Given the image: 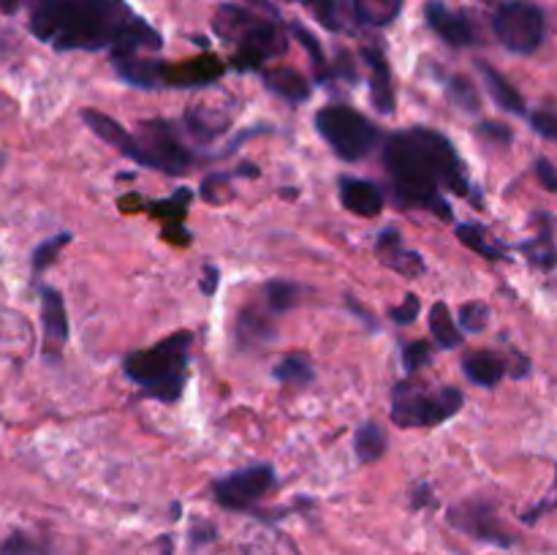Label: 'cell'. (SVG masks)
<instances>
[{"label": "cell", "mask_w": 557, "mask_h": 555, "mask_svg": "<svg viewBox=\"0 0 557 555\" xmlns=\"http://www.w3.org/2000/svg\"><path fill=\"white\" fill-rule=\"evenodd\" d=\"M30 33L58 52H141L163 44L123 0H33Z\"/></svg>", "instance_id": "6da1fadb"}, {"label": "cell", "mask_w": 557, "mask_h": 555, "mask_svg": "<svg viewBox=\"0 0 557 555\" xmlns=\"http://www.w3.org/2000/svg\"><path fill=\"white\" fill-rule=\"evenodd\" d=\"M384 163L392 180V196L403 207H422L449 221V201L441 188L462 196L468 190L466 163L444 134L433 128L397 131L386 139Z\"/></svg>", "instance_id": "7a4b0ae2"}, {"label": "cell", "mask_w": 557, "mask_h": 555, "mask_svg": "<svg viewBox=\"0 0 557 555\" xmlns=\"http://www.w3.org/2000/svg\"><path fill=\"white\" fill-rule=\"evenodd\" d=\"M194 335L174 332L152 348L131 351L123 359V370L134 384L141 386L147 397L161 403H174L188 384V359Z\"/></svg>", "instance_id": "3957f363"}, {"label": "cell", "mask_w": 557, "mask_h": 555, "mask_svg": "<svg viewBox=\"0 0 557 555\" xmlns=\"http://www.w3.org/2000/svg\"><path fill=\"white\" fill-rule=\"evenodd\" d=\"M218 36L226 44L237 47L234 65L239 71H253L264 65L267 60L286 52V36L281 27L270 20H261L253 11L239 9V5H221L212 20Z\"/></svg>", "instance_id": "277c9868"}, {"label": "cell", "mask_w": 557, "mask_h": 555, "mask_svg": "<svg viewBox=\"0 0 557 555\" xmlns=\"http://www.w3.org/2000/svg\"><path fill=\"white\" fill-rule=\"evenodd\" d=\"M462 403L466 397L457 386L424 392L413 381H400L392 390V422L397 428H435L460 414Z\"/></svg>", "instance_id": "5b68a950"}, {"label": "cell", "mask_w": 557, "mask_h": 555, "mask_svg": "<svg viewBox=\"0 0 557 555\" xmlns=\"http://www.w3.org/2000/svg\"><path fill=\"white\" fill-rule=\"evenodd\" d=\"M315 131L337 158L351 163L368 158L381 139V131L362 112L346 107V103H330V107L319 109Z\"/></svg>", "instance_id": "8992f818"}, {"label": "cell", "mask_w": 557, "mask_h": 555, "mask_svg": "<svg viewBox=\"0 0 557 555\" xmlns=\"http://www.w3.org/2000/svg\"><path fill=\"white\" fill-rule=\"evenodd\" d=\"M134 136L139 141V166L158 169L163 174H185L196 163L194 152L185 147L183 136L169 120L141 123Z\"/></svg>", "instance_id": "52a82bcc"}, {"label": "cell", "mask_w": 557, "mask_h": 555, "mask_svg": "<svg viewBox=\"0 0 557 555\" xmlns=\"http://www.w3.org/2000/svg\"><path fill=\"white\" fill-rule=\"evenodd\" d=\"M495 36L509 52L515 54H533L544 41V11L539 5L525 3V0H511L495 11Z\"/></svg>", "instance_id": "ba28073f"}, {"label": "cell", "mask_w": 557, "mask_h": 555, "mask_svg": "<svg viewBox=\"0 0 557 555\" xmlns=\"http://www.w3.org/2000/svg\"><path fill=\"white\" fill-rule=\"evenodd\" d=\"M275 488V468L261 462V466L239 468V471H232L226 473V477L215 479V482H212V498L228 511H253V506Z\"/></svg>", "instance_id": "9c48e42d"}, {"label": "cell", "mask_w": 557, "mask_h": 555, "mask_svg": "<svg viewBox=\"0 0 557 555\" xmlns=\"http://www.w3.org/2000/svg\"><path fill=\"white\" fill-rule=\"evenodd\" d=\"M446 517H449V526H455L457 531L476 539V542L495 544V547H515V536L498 520V509L490 501L468 498L462 504L451 506Z\"/></svg>", "instance_id": "30bf717a"}, {"label": "cell", "mask_w": 557, "mask_h": 555, "mask_svg": "<svg viewBox=\"0 0 557 555\" xmlns=\"http://www.w3.org/2000/svg\"><path fill=\"white\" fill-rule=\"evenodd\" d=\"M375 254L389 270H395L403 278H422L428 272V261L419 250L403 245V234L395 226H386L375 239Z\"/></svg>", "instance_id": "8fae6325"}, {"label": "cell", "mask_w": 557, "mask_h": 555, "mask_svg": "<svg viewBox=\"0 0 557 555\" xmlns=\"http://www.w3.org/2000/svg\"><path fill=\"white\" fill-rule=\"evenodd\" d=\"M41 330H44V354L58 357L69 343V310H65L63 294L54 288H41Z\"/></svg>", "instance_id": "7c38bea8"}, {"label": "cell", "mask_w": 557, "mask_h": 555, "mask_svg": "<svg viewBox=\"0 0 557 555\" xmlns=\"http://www.w3.org/2000/svg\"><path fill=\"white\" fill-rule=\"evenodd\" d=\"M424 20L433 27V33H438L449 47H471V44H476V27H473V22L462 11L446 9L441 0H430L424 5Z\"/></svg>", "instance_id": "4fadbf2b"}, {"label": "cell", "mask_w": 557, "mask_h": 555, "mask_svg": "<svg viewBox=\"0 0 557 555\" xmlns=\"http://www.w3.org/2000/svg\"><path fill=\"white\" fill-rule=\"evenodd\" d=\"M337 185H341V205L346 207L348 212L362 218L381 215V210H384L386 205V196L379 185L359 177H341Z\"/></svg>", "instance_id": "5bb4252c"}, {"label": "cell", "mask_w": 557, "mask_h": 555, "mask_svg": "<svg viewBox=\"0 0 557 555\" xmlns=\"http://www.w3.org/2000/svg\"><path fill=\"white\" fill-rule=\"evenodd\" d=\"M226 65L218 58H196L163 69V87H201L221 79Z\"/></svg>", "instance_id": "9a60e30c"}, {"label": "cell", "mask_w": 557, "mask_h": 555, "mask_svg": "<svg viewBox=\"0 0 557 555\" xmlns=\"http://www.w3.org/2000/svg\"><path fill=\"white\" fill-rule=\"evenodd\" d=\"M112 65L128 85L145 87V90L163 87V69H166V63H161V60L141 58L139 52H114Z\"/></svg>", "instance_id": "2e32d148"}, {"label": "cell", "mask_w": 557, "mask_h": 555, "mask_svg": "<svg viewBox=\"0 0 557 555\" xmlns=\"http://www.w3.org/2000/svg\"><path fill=\"white\" fill-rule=\"evenodd\" d=\"M82 120H85V125L98 136V139L123 152V156L131 158L134 163L139 161V141H136V136L128 134L117 120L98 112V109H85V112H82Z\"/></svg>", "instance_id": "e0dca14e"}, {"label": "cell", "mask_w": 557, "mask_h": 555, "mask_svg": "<svg viewBox=\"0 0 557 555\" xmlns=\"http://www.w3.org/2000/svg\"><path fill=\"white\" fill-rule=\"evenodd\" d=\"M364 60L370 69V101L379 114H395V85L392 69L379 49H364Z\"/></svg>", "instance_id": "ac0fdd59"}, {"label": "cell", "mask_w": 557, "mask_h": 555, "mask_svg": "<svg viewBox=\"0 0 557 555\" xmlns=\"http://www.w3.org/2000/svg\"><path fill=\"white\" fill-rule=\"evenodd\" d=\"M234 337H237V346L243 348H253V346H264L275 337V321L259 308H245L239 310L237 321H234Z\"/></svg>", "instance_id": "d6986e66"}, {"label": "cell", "mask_w": 557, "mask_h": 555, "mask_svg": "<svg viewBox=\"0 0 557 555\" xmlns=\"http://www.w3.org/2000/svg\"><path fill=\"white\" fill-rule=\"evenodd\" d=\"M462 370H466L468 379L479 386H493L500 384L506 373H509V365H506L504 357H498L495 351H473L462 359Z\"/></svg>", "instance_id": "ffe728a7"}, {"label": "cell", "mask_w": 557, "mask_h": 555, "mask_svg": "<svg viewBox=\"0 0 557 555\" xmlns=\"http://www.w3.org/2000/svg\"><path fill=\"white\" fill-rule=\"evenodd\" d=\"M479 74H482L484 87H487L490 96H493V101L498 103L500 109H506V112H511V114H528L522 92L517 90V87L511 85V82L506 79L498 69H493V65H487V63H479Z\"/></svg>", "instance_id": "44dd1931"}, {"label": "cell", "mask_w": 557, "mask_h": 555, "mask_svg": "<svg viewBox=\"0 0 557 555\" xmlns=\"http://www.w3.org/2000/svg\"><path fill=\"white\" fill-rule=\"evenodd\" d=\"M228 123H232V118L226 112H218L210 103H199V107H190L185 112V128L199 141H212L215 136H221L228 128Z\"/></svg>", "instance_id": "7402d4cb"}, {"label": "cell", "mask_w": 557, "mask_h": 555, "mask_svg": "<svg viewBox=\"0 0 557 555\" xmlns=\"http://www.w3.org/2000/svg\"><path fill=\"white\" fill-rule=\"evenodd\" d=\"M457 239H460L466 248H471L473 254L484 256V259L490 261H504L509 259V250H506L504 243H498L495 239V234H490L487 226H482V223H460V226L455 229Z\"/></svg>", "instance_id": "603a6c76"}, {"label": "cell", "mask_w": 557, "mask_h": 555, "mask_svg": "<svg viewBox=\"0 0 557 555\" xmlns=\"http://www.w3.org/2000/svg\"><path fill=\"white\" fill-rule=\"evenodd\" d=\"M264 85L275 96L288 103H302L310 98V82L294 69H270L264 71Z\"/></svg>", "instance_id": "cb8c5ba5"}, {"label": "cell", "mask_w": 557, "mask_h": 555, "mask_svg": "<svg viewBox=\"0 0 557 555\" xmlns=\"http://www.w3.org/2000/svg\"><path fill=\"white\" fill-rule=\"evenodd\" d=\"M389 449V435L379 422L359 424L357 435H354V452H357L359 462H375L386 455Z\"/></svg>", "instance_id": "d4e9b609"}, {"label": "cell", "mask_w": 557, "mask_h": 555, "mask_svg": "<svg viewBox=\"0 0 557 555\" xmlns=\"http://www.w3.org/2000/svg\"><path fill=\"white\" fill-rule=\"evenodd\" d=\"M351 9L362 25L386 27L400 16L403 0H351Z\"/></svg>", "instance_id": "484cf974"}, {"label": "cell", "mask_w": 557, "mask_h": 555, "mask_svg": "<svg viewBox=\"0 0 557 555\" xmlns=\"http://www.w3.org/2000/svg\"><path fill=\"white\" fill-rule=\"evenodd\" d=\"M430 332H433V341L441 348H446V351H451V348H457L462 343L460 324L455 321V316H451L446 303H435L430 308Z\"/></svg>", "instance_id": "4316f807"}, {"label": "cell", "mask_w": 557, "mask_h": 555, "mask_svg": "<svg viewBox=\"0 0 557 555\" xmlns=\"http://www.w3.org/2000/svg\"><path fill=\"white\" fill-rule=\"evenodd\" d=\"M446 87V98L455 109H460L462 114H476L482 109V96H479L476 85H473L468 76L455 74L444 82Z\"/></svg>", "instance_id": "83f0119b"}, {"label": "cell", "mask_w": 557, "mask_h": 555, "mask_svg": "<svg viewBox=\"0 0 557 555\" xmlns=\"http://www.w3.org/2000/svg\"><path fill=\"white\" fill-rule=\"evenodd\" d=\"M313 365H310V359L302 357V354H288V357H283L281 362L275 365V370H272V379L288 386H308L310 381H313Z\"/></svg>", "instance_id": "f1b7e54d"}, {"label": "cell", "mask_w": 557, "mask_h": 555, "mask_svg": "<svg viewBox=\"0 0 557 555\" xmlns=\"http://www.w3.org/2000/svg\"><path fill=\"white\" fill-rule=\"evenodd\" d=\"M245 555H299L294 542L277 531H261L245 544Z\"/></svg>", "instance_id": "f546056e"}, {"label": "cell", "mask_w": 557, "mask_h": 555, "mask_svg": "<svg viewBox=\"0 0 557 555\" xmlns=\"http://www.w3.org/2000/svg\"><path fill=\"white\" fill-rule=\"evenodd\" d=\"M299 297H302V288L292 281H283V278H275V281H270L264 286L267 308L272 313H286L288 308H294L299 303Z\"/></svg>", "instance_id": "4dcf8cb0"}, {"label": "cell", "mask_w": 557, "mask_h": 555, "mask_svg": "<svg viewBox=\"0 0 557 555\" xmlns=\"http://www.w3.org/2000/svg\"><path fill=\"white\" fill-rule=\"evenodd\" d=\"M522 250H525L528 259H531L536 267H542V270H553V267L557 264V250H555L553 232H549V226L544 229V232H539V237L533 239V243L522 245Z\"/></svg>", "instance_id": "1f68e13d"}, {"label": "cell", "mask_w": 557, "mask_h": 555, "mask_svg": "<svg viewBox=\"0 0 557 555\" xmlns=\"http://www.w3.org/2000/svg\"><path fill=\"white\" fill-rule=\"evenodd\" d=\"M69 243H71V234H69V232H60V234H54V237L44 239V243L38 245L36 250H33V259H30L33 275H41V272L47 270V267L52 264L54 259H58V254H60V250H63Z\"/></svg>", "instance_id": "d6a6232c"}, {"label": "cell", "mask_w": 557, "mask_h": 555, "mask_svg": "<svg viewBox=\"0 0 557 555\" xmlns=\"http://www.w3.org/2000/svg\"><path fill=\"white\" fill-rule=\"evenodd\" d=\"M294 36H297L299 41H302V47L308 49L310 63H313L315 76H319V79H321V85H324V79H332V69H330V63H326L324 49H321L319 38H315L313 33L305 30V27H299V25H294Z\"/></svg>", "instance_id": "836d02e7"}, {"label": "cell", "mask_w": 557, "mask_h": 555, "mask_svg": "<svg viewBox=\"0 0 557 555\" xmlns=\"http://www.w3.org/2000/svg\"><path fill=\"white\" fill-rule=\"evenodd\" d=\"M490 321V308L484 303H466L457 310V324H460L462 332H482L487 330Z\"/></svg>", "instance_id": "e575fe53"}, {"label": "cell", "mask_w": 557, "mask_h": 555, "mask_svg": "<svg viewBox=\"0 0 557 555\" xmlns=\"http://www.w3.org/2000/svg\"><path fill=\"white\" fill-rule=\"evenodd\" d=\"M0 555H49V547L41 539H33L27 533H14L3 542Z\"/></svg>", "instance_id": "d590c367"}, {"label": "cell", "mask_w": 557, "mask_h": 555, "mask_svg": "<svg viewBox=\"0 0 557 555\" xmlns=\"http://www.w3.org/2000/svg\"><path fill=\"white\" fill-rule=\"evenodd\" d=\"M430 357H433V346L428 341H413L403 346V365H406L408 373L424 368L430 362Z\"/></svg>", "instance_id": "8d00e7d4"}, {"label": "cell", "mask_w": 557, "mask_h": 555, "mask_svg": "<svg viewBox=\"0 0 557 555\" xmlns=\"http://www.w3.org/2000/svg\"><path fill=\"white\" fill-rule=\"evenodd\" d=\"M419 313H422V299H419L417 294H406L400 305L389 308V319L395 321L397 326L413 324V321L419 319Z\"/></svg>", "instance_id": "74e56055"}, {"label": "cell", "mask_w": 557, "mask_h": 555, "mask_svg": "<svg viewBox=\"0 0 557 555\" xmlns=\"http://www.w3.org/2000/svg\"><path fill=\"white\" fill-rule=\"evenodd\" d=\"M218 539V528L212 526L210 520H201V517H196L194 522H190L188 528V547L190 553H196V550L207 547V544H212Z\"/></svg>", "instance_id": "f35d334b"}, {"label": "cell", "mask_w": 557, "mask_h": 555, "mask_svg": "<svg viewBox=\"0 0 557 555\" xmlns=\"http://www.w3.org/2000/svg\"><path fill=\"white\" fill-rule=\"evenodd\" d=\"M476 134L500 147H509L511 139H515V131L506 123H495V120H482V123L476 125Z\"/></svg>", "instance_id": "ab89813d"}, {"label": "cell", "mask_w": 557, "mask_h": 555, "mask_svg": "<svg viewBox=\"0 0 557 555\" xmlns=\"http://www.w3.org/2000/svg\"><path fill=\"white\" fill-rule=\"evenodd\" d=\"M531 125L539 136L557 141V109H536L531 114Z\"/></svg>", "instance_id": "60d3db41"}, {"label": "cell", "mask_w": 557, "mask_h": 555, "mask_svg": "<svg viewBox=\"0 0 557 555\" xmlns=\"http://www.w3.org/2000/svg\"><path fill=\"white\" fill-rule=\"evenodd\" d=\"M408 504H411L413 511H422V509H435V490L430 482H417L408 493Z\"/></svg>", "instance_id": "b9f144b4"}, {"label": "cell", "mask_w": 557, "mask_h": 555, "mask_svg": "<svg viewBox=\"0 0 557 555\" xmlns=\"http://www.w3.org/2000/svg\"><path fill=\"white\" fill-rule=\"evenodd\" d=\"M536 177H539V183L544 185V188L557 194V169H555L553 161H547V158H539V161H536Z\"/></svg>", "instance_id": "7bdbcfd3"}, {"label": "cell", "mask_w": 557, "mask_h": 555, "mask_svg": "<svg viewBox=\"0 0 557 555\" xmlns=\"http://www.w3.org/2000/svg\"><path fill=\"white\" fill-rule=\"evenodd\" d=\"M218 283H221V270L212 264H207L205 270H201V294H207V297H212L218 288Z\"/></svg>", "instance_id": "ee69618b"}, {"label": "cell", "mask_w": 557, "mask_h": 555, "mask_svg": "<svg viewBox=\"0 0 557 555\" xmlns=\"http://www.w3.org/2000/svg\"><path fill=\"white\" fill-rule=\"evenodd\" d=\"M9 52H11V33H5L3 27H0V58H5Z\"/></svg>", "instance_id": "f6af8a7d"}, {"label": "cell", "mask_w": 557, "mask_h": 555, "mask_svg": "<svg viewBox=\"0 0 557 555\" xmlns=\"http://www.w3.org/2000/svg\"><path fill=\"white\" fill-rule=\"evenodd\" d=\"M16 9H20V0H0V11L3 14H14Z\"/></svg>", "instance_id": "bcb514c9"}, {"label": "cell", "mask_w": 557, "mask_h": 555, "mask_svg": "<svg viewBox=\"0 0 557 555\" xmlns=\"http://www.w3.org/2000/svg\"><path fill=\"white\" fill-rule=\"evenodd\" d=\"M158 544H161V547H163V555H172L174 553V544H169V536H161V539H158Z\"/></svg>", "instance_id": "7dc6e473"}]
</instances>
